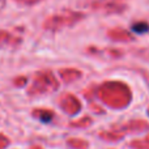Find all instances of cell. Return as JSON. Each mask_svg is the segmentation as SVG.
<instances>
[{"instance_id": "obj_1", "label": "cell", "mask_w": 149, "mask_h": 149, "mask_svg": "<svg viewBox=\"0 0 149 149\" xmlns=\"http://www.w3.org/2000/svg\"><path fill=\"white\" fill-rule=\"evenodd\" d=\"M134 31H136V33H145V31L149 30V26L147 24H137V25H134Z\"/></svg>"}]
</instances>
